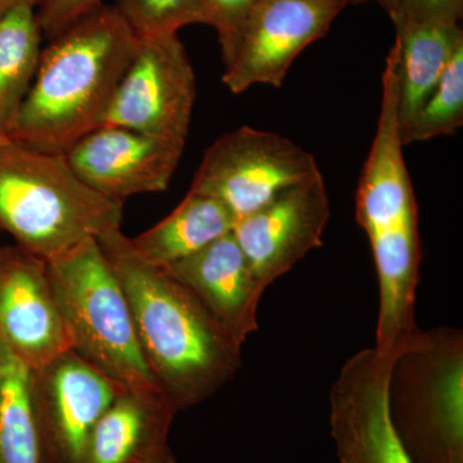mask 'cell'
I'll list each match as a JSON object with an SVG mask.
<instances>
[{
  "mask_svg": "<svg viewBox=\"0 0 463 463\" xmlns=\"http://www.w3.org/2000/svg\"><path fill=\"white\" fill-rule=\"evenodd\" d=\"M97 240L123 288L158 389L176 413L212 398L239 373L242 346L166 268L139 258L123 232Z\"/></svg>",
  "mask_w": 463,
  "mask_h": 463,
  "instance_id": "obj_1",
  "label": "cell"
},
{
  "mask_svg": "<svg viewBox=\"0 0 463 463\" xmlns=\"http://www.w3.org/2000/svg\"><path fill=\"white\" fill-rule=\"evenodd\" d=\"M138 38L114 5H102L50 41L8 136L65 154L102 125Z\"/></svg>",
  "mask_w": 463,
  "mask_h": 463,
  "instance_id": "obj_2",
  "label": "cell"
},
{
  "mask_svg": "<svg viewBox=\"0 0 463 463\" xmlns=\"http://www.w3.org/2000/svg\"><path fill=\"white\" fill-rule=\"evenodd\" d=\"M123 201L91 190L65 154L38 151L0 134V232L52 260L88 239L120 230Z\"/></svg>",
  "mask_w": 463,
  "mask_h": 463,
  "instance_id": "obj_3",
  "label": "cell"
},
{
  "mask_svg": "<svg viewBox=\"0 0 463 463\" xmlns=\"http://www.w3.org/2000/svg\"><path fill=\"white\" fill-rule=\"evenodd\" d=\"M48 264L58 312L76 354L125 388L161 392L143 358L123 288L99 240H84Z\"/></svg>",
  "mask_w": 463,
  "mask_h": 463,
  "instance_id": "obj_4",
  "label": "cell"
},
{
  "mask_svg": "<svg viewBox=\"0 0 463 463\" xmlns=\"http://www.w3.org/2000/svg\"><path fill=\"white\" fill-rule=\"evenodd\" d=\"M388 402L413 463H463L462 331H417L392 359Z\"/></svg>",
  "mask_w": 463,
  "mask_h": 463,
  "instance_id": "obj_5",
  "label": "cell"
},
{
  "mask_svg": "<svg viewBox=\"0 0 463 463\" xmlns=\"http://www.w3.org/2000/svg\"><path fill=\"white\" fill-rule=\"evenodd\" d=\"M319 173L315 156L297 143L241 127L207 149L190 191L221 201L240 221Z\"/></svg>",
  "mask_w": 463,
  "mask_h": 463,
  "instance_id": "obj_6",
  "label": "cell"
},
{
  "mask_svg": "<svg viewBox=\"0 0 463 463\" xmlns=\"http://www.w3.org/2000/svg\"><path fill=\"white\" fill-rule=\"evenodd\" d=\"M196 76L178 35L138 38L100 127H120L185 142Z\"/></svg>",
  "mask_w": 463,
  "mask_h": 463,
  "instance_id": "obj_7",
  "label": "cell"
},
{
  "mask_svg": "<svg viewBox=\"0 0 463 463\" xmlns=\"http://www.w3.org/2000/svg\"><path fill=\"white\" fill-rule=\"evenodd\" d=\"M124 389L72 349L33 370L41 463H83L94 425Z\"/></svg>",
  "mask_w": 463,
  "mask_h": 463,
  "instance_id": "obj_8",
  "label": "cell"
},
{
  "mask_svg": "<svg viewBox=\"0 0 463 463\" xmlns=\"http://www.w3.org/2000/svg\"><path fill=\"white\" fill-rule=\"evenodd\" d=\"M392 359L367 347L350 356L330 392V430L341 463H413L389 414Z\"/></svg>",
  "mask_w": 463,
  "mask_h": 463,
  "instance_id": "obj_9",
  "label": "cell"
},
{
  "mask_svg": "<svg viewBox=\"0 0 463 463\" xmlns=\"http://www.w3.org/2000/svg\"><path fill=\"white\" fill-rule=\"evenodd\" d=\"M344 0H260L243 29L223 83L233 94L257 84L279 88L307 45L328 32Z\"/></svg>",
  "mask_w": 463,
  "mask_h": 463,
  "instance_id": "obj_10",
  "label": "cell"
},
{
  "mask_svg": "<svg viewBox=\"0 0 463 463\" xmlns=\"http://www.w3.org/2000/svg\"><path fill=\"white\" fill-rule=\"evenodd\" d=\"M330 199L322 173L281 192L234 225V239L264 288L322 245Z\"/></svg>",
  "mask_w": 463,
  "mask_h": 463,
  "instance_id": "obj_11",
  "label": "cell"
},
{
  "mask_svg": "<svg viewBox=\"0 0 463 463\" xmlns=\"http://www.w3.org/2000/svg\"><path fill=\"white\" fill-rule=\"evenodd\" d=\"M184 146L178 139L99 127L65 155L76 175L91 190L125 203L137 194L166 191Z\"/></svg>",
  "mask_w": 463,
  "mask_h": 463,
  "instance_id": "obj_12",
  "label": "cell"
},
{
  "mask_svg": "<svg viewBox=\"0 0 463 463\" xmlns=\"http://www.w3.org/2000/svg\"><path fill=\"white\" fill-rule=\"evenodd\" d=\"M0 337L33 370L71 349L50 264L23 246H0Z\"/></svg>",
  "mask_w": 463,
  "mask_h": 463,
  "instance_id": "obj_13",
  "label": "cell"
},
{
  "mask_svg": "<svg viewBox=\"0 0 463 463\" xmlns=\"http://www.w3.org/2000/svg\"><path fill=\"white\" fill-rule=\"evenodd\" d=\"M166 269L241 346L258 330L259 303L267 288L232 232Z\"/></svg>",
  "mask_w": 463,
  "mask_h": 463,
  "instance_id": "obj_14",
  "label": "cell"
},
{
  "mask_svg": "<svg viewBox=\"0 0 463 463\" xmlns=\"http://www.w3.org/2000/svg\"><path fill=\"white\" fill-rule=\"evenodd\" d=\"M176 411L157 390L124 389L90 432L83 463H148L169 447Z\"/></svg>",
  "mask_w": 463,
  "mask_h": 463,
  "instance_id": "obj_15",
  "label": "cell"
},
{
  "mask_svg": "<svg viewBox=\"0 0 463 463\" xmlns=\"http://www.w3.org/2000/svg\"><path fill=\"white\" fill-rule=\"evenodd\" d=\"M395 27L399 121L404 130L463 47V33L458 24L398 21Z\"/></svg>",
  "mask_w": 463,
  "mask_h": 463,
  "instance_id": "obj_16",
  "label": "cell"
},
{
  "mask_svg": "<svg viewBox=\"0 0 463 463\" xmlns=\"http://www.w3.org/2000/svg\"><path fill=\"white\" fill-rule=\"evenodd\" d=\"M236 223L221 201L190 191L165 219L130 242L143 260L166 268L231 233Z\"/></svg>",
  "mask_w": 463,
  "mask_h": 463,
  "instance_id": "obj_17",
  "label": "cell"
},
{
  "mask_svg": "<svg viewBox=\"0 0 463 463\" xmlns=\"http://www.w3.org/2000/svg\"><path fill=\"white\" fill-rule=\"evenodd\" d=\"M42 39L35 8L21 5L0 18V134L11 132L32 88Z\"/></svg>",
  "mask_w": 463,
  "mask_h": 463,
  "instance_id": "obj_18",
  "label": "cell"
},
{
  "mask_svg": "<svg viewBox=\"0 0 463 463\" xmlns=\"http://www.w3.org/2000/svg\"><path fill=\"white\" fill-rule=\"evenodd\" d=\"M33 370L0 337V463H41Z\"/></svg>",
  "mask_w": 463,
  "mask_h": 463,
  "instance_id": "obj_19",
  "label": "cell"
},
{
  "mask_svg": "<svg viewBox=\"0 0 463 463\" xmlns=\"http://www.w3.org/2000/svg\"><path fill=\"white\" fill-rule=\"evenodd\" d=\"M463 124V47L448 65L446 72L414 116L402 130L403 145L430 141L440 136L456 133Z\"/></svg>",
  "mask_w": 463,
  "mask_h": 463,
  "instance_id": "obj_20",
  "label": "cell"
},
{
  "mask_svg": "<svg viewBox=\"0 0 463 463\" xmlns=\"http://www.w3.org/2000/svg\"><path fill=\"white\" fill-rule=\"evenodd\" d=\"M114 7L139 39L178 35L200 20V0H115Z\"/></svg>",
  "mask_w": 463,
  "mask_h": 463,
  "instance_id": "obj_21",
  "label": "cell"
},
{
  "mask_svg": "<svg viewBox=\"0 0 463 463\" xmlns=\"http://www.w3.org/2000/svg\"><path fill=\"white\" fill-rule=\"evenodd\" d=\"M260 0H200L199 24L214 27L225 69L233 63L243 29Z\"/></svg>",
  "mask_w": 463,
  "mask_h": 463,
  "instance_id": "obj_22",
  "label": "cell"
},
{
  "mask_svg": "<svg viewBox=\"0 0 463 463\" xmlns=\"http://www.w3.org/2000/svg\"><path fill=\"white\" fill-rule=\"evenodd\" d=\"M103 5L102 0H42L36 18L48 41Z\"/></svg>",
  "mask_w": 463,
  "mask_h": 463,
  "instance_id": "obj_23",
  "label": "cell"
},
{
  "mask_svg": "<svg viewBox=\"0 0 463 463\" xmlns=\"http://www.w3.org/2000/svg\"><path fill=\"white\" fill-rule=\"evenodd\" d=\"M463 0H399L398 14L392 21L458 24Z\"/></svg>",
  "mask_w": 463,
  "mask_h": 463,
  "instance_id": "obj_24",
  "label": "cell"
},
{
  "mask_svg": "<svg viewBox=\"0 0 463 463\" xmlns=\"http://www.w3.org/2000/svg\"><path fill=\"white\" fill-rule=\"evenodd\" d=\"M42 0H0V18L8 14L12 9L25 5V7L36 8Z\"/></svg>",
  "mask_w": 463,
  "mask_h": 463,
  "instance_id": "obj_25",
  "label": "cell"
},
{
  "mask_svg": "<svg viewBox=\"0 0 463 463\" xmlns=\"http://www.w3.org/2000/svg\"><path fill=\"white\" fill-rule=\"evenodd\" d=\"M364 2H368V0H364ZM374 2L379 3L381 7L388 12V14L390 17H392V20L395 17V14H398L399 0H374Z\"/></svg>",
  "mask_w": 463,
  "mask_h": 463,
  "instance_id": "obj_26",
  "label": "cell"
},
{
  "mask_svg": "<svg viewBox=\"0 0 463 463\" xmlns=\"http://www.w3.org/2000/svg\"><path fill=\"white\" fill-rule=\"evenodd\" d=\"M148 463H179V461L176 459V457L174 456L170 447H167L166 449H164L160 455L155 457V458Z\"/></svg>",
  "mask_w": 463,
  "mask_h": 463,
  "instance_id": "obj_27",
  "label": "cell"
},
{
  "mask_svg": "<svg viewBox=\"0 0 463 463\" xmlns=\"http://www.w3.org/2000/svg\"><path fill=\"white\" fill-rule=\"evenodd\" d=\"M344 2L347 3V5H349V3H362V2H364V0H344Z\"/></svg>",
  "mask_w": 463,
  "mask_h": 463,
  "instance_id": "obj_28",
  "label": "cell"
}]
</instances>
